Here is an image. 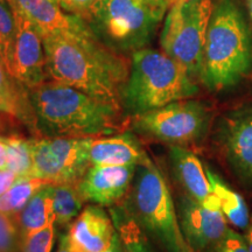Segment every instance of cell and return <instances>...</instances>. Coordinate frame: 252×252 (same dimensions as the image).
<instances>
[{
	"instance_id": "obj_10",
	"label": "cell",
	"mask_w": 252,
	"mask_h": 252,
	"mask_svg": "<svg viewBox=\"0 0 252 252\" xmlns=\"http://www.w3.org/2000/svg\"><path fill=\"white\" fill-rule=\"evenodd\" d=\"M13 8V7H12ZM17 36H15L12 77L31 90L47 80L46 53L43 40L33 23L13 8Z\"/></svg>"
},
{
	"instance_id": "obj_8",
	"label": "cell",
	"mask_w": 252,
	"mask_h": 252,
	"mask_svg": "<svg viewBox=\"0 0 252 252\" xmlns=\"http://www.w3.org/2000/svg\"><path fill=\"white\" fill-rule=\"evenodd\" d=\"M209 124L210 113L204 104L189 99L131 116V127L137 133L184 147L203 139Z\"/></svg>"
},
{
	"instance_id": "obj_26",
	"label": "cell",
	"mask_w": 252,
	"mask_h": 252,
	"mask_svg": "<svg viewBox=\"0 0 252 252\" xmlns=\"http://www.w3.org/2000/svg\"><path fill=\"white\" fill-rule=\"evenodd\" d=\"M0 252H21V234L14 216L0 213Z\"/></svg>"
},
{
	"instance_id": "obj_27",
	"label": "cell",
	"mask_w": 252,
	"mask_h": 252,
	"mask_svg": "<svg viewBox=\"0 0 252 252\" xmlns=\"http://www.w3.org/2000/svg\"><path fill=\"white\" fill-rule=\"evenodd\" d=\"M55 223L21 238V252H52L55 241Z\"/></svg>"
},
{
	"instance_id": "obj_36",
	"label": "cell",
	"mask_w": 252,
	"mask_h": 252,
	"mask_svg": "<svg viewBox=\"0 0 252 252\" xmlns=\"http://www.w3.org/2000/svg\"><path fill=\"white\" fill-rule=\"evenodd\" d=\"M245 1H247L249 14H250V18H251V21H252V0H245Z\"/></svg>"
},
{
	"instance_id": "obj_12",
	"label": "cell",
	"mask_w": 252,
	"mask_h": 252,
	"mask_svg": "<svg viewBox=\"0 0 252 252\" xmlns=\"http://www.w3.org/2000/svg\"><path fill=\"white\" fill-rule=\"evenodd\" d=\"M179 220L185 237L195 252H206L228 230V220L222 210L204 207L188 195L179 200Z\"/></svg>"
},
{
	"instance_id": "obj_4",
	"label": "cell",
	"mask_w": 252,
	"mask_h": 252,
	"mask_svg": "<svg viewBox=\"0 0 252 252\" xmlns=\"http://www.w3.org/2000/svg\"><path fill=\"white\" fill-rule=\"evenodd\" d=\"M198 91L196 81L163 52L143 48L132 53L123 105L131 116L188 99Z\"/></svg>"
},
{
	"instance_id": "obj_5",
	"label": "cell",
	"mask_w": 252,
	"mask_h": 252,
	"mask_svg": "<svg viewBox=\"0 0 252 252\" xmlns=\"http://www.w3.org/2000/svg\"><path fill=\"white\" fill-rule=\"evenodd\" d=\"M173 0H96L81 18L99 40L125 54L153 39Z\"/></svg>"
},
{
	"instance_id": "obj_9",
	"label": "cell",
	"mask_w": 252,
	"mask_h": 252,
	"mask_svg": "<svg viewBox=\"0 0 252 252\" xmlns=\"http://www.w3.org/2000/svg\"><path fill=\"white\" fill-rule=\"evenodd\" d=\"M94 138H32V176L53 185L78 184L90 168Z\"/></svg>"
},
{
	"instance_id": "obj_29",
	"label": "cell",
	"mask_w": 252,
	"mask_h": 252,
	"mask_svg": "<svg viewBox=\"0 0 252 252\" xmlns=\"http://www.w3.org/2000/svg\"><path fill=\"white\" fill-rule=\"evenodd\" d=\"M21 125H25V123L17 116L6 111H0V137H24L20 130Z\"/></svg>"
},
{
	"instance_id": "obj_1",
	"label": "cell",
	"mask_w": 252,
	"mask_h": 252,
	"mask_svg": "<svg viewBox=\"0 0 252 252\" xmlns=\"http://www.w3.org/2000/svg\"><path fill=\"white\" fill-rule=\"evenodd\" d=\"M42 40L50 80L124 110L123 96L131 70L127 56L105 45L78 15L69 30L47 34Z\"/></svg>"
},
{
	"instance_id": "obj_19",
	"label": "cell",
	"mask_w": 252,
	"mask_h": 252,
	"mask_svg": "<svg viewBox=\"0 0 252 252\" xmlns=\"http://www.w3.org/2000/svg\"><path fill=\"white\" fill-rule=\"evenodd\" d=\"M14 219L20 230L21 238L55 223L53 184L41 188Z\"/></svg>"
},
{
	"instance_id": "obj_3",
	"label": "cell",
	"mask_w": 252,
	"mask_h": 252,
	"mask_svg": "<svg viewBox=\"0 0 252 252\" xmlns=\"http://www.w3.org/2000/svg\"><path fill=\"white\" fill-rule=\"evenodd\" d=\"M252 71L250 31L236 0L214 5L204 43L201 82L212 91L236 86Z\"/></svg>"
},
{
	"instance_id": "obj_2",
	"label": "cell",
	"mask_w": 252,
	"mask_h": 252,
	"mask_svg": "<svg viewBox=\"0 0 252 252\" xmlns=\"http://www.w3.org/2000/svg\"><path fill=\"white\" fill-rule=\"evenodd\" d=\"M28 93L36 127L45 137L98 138L131 127L124 110L61 82L46 80Z\"/></svg>"
},
{
	"instance_id": "obj_15",
	"label": "cell",
	"mask_w": 252,
	"mask_h": 252,
	"mask_svg": "<svg viewBox=\"0 0 252 252\" xmlns=\"http://www.w3.org/2000/svg\"><path fill=\"white\" fill-rule=\"evenodd\" d=\"M169 157L173 171L188 196L204 207L220 209L219 198L213 193L207 171L200 159L184 146L171 145Z\"/></svg>"
},
{
	"instance_id": "obj_6",
	"label": "cell",
	"mask_w": 252,
	"mask_h": 252,
	"mask_svg": "<svg viewBox=\"0 0 252 252\" xmlns=\"http://www.w3.org/2000/svg\"><path fill=\"white\" fill-rule=\"evenodd\" d=\"M125 202L145 232L166 252H195L181 229L168 185L151 159L137 167Z\"/></svg>"
},
{
	"instance_id": "obj_21",
	"label": "cell",
	"mask_w": 252,
	"mask_h": 252,
	"mask_svg": "<svg viewBox=\"0 0 252 252\" xmlns=\"http://www.w3.org/2000/svg\"><path fill=\"white\" fill-rule=\"evenodd\" d=\"M213 193L219 198L220 207L223 215L231 225L235 228L245 230L249 226V210L244 198L234 189H231L219 175L213 173L209 168H206Z\"/></svg>"
},
{
	"instance_id": "obj_33",
	"label": "cell",
	"mask_w": 252,
	"mask_h": 252,
	"mask_svg": "<svg viewBox=\"0 0 252 252\" xmlns=\"http://www.w3.org/2000/svg\"><path fill=\"white\" fill-rule=\"evenodd\" d=\"M103 252H124V250H123L122 242H121V238H119V236H118L117 230H116V234H115V236H113L112 242H111V244H110V247Z\"/></svg>"
},
{
	"instance_id": "obj_31",
	"label": "cell",
	"mask_w": 252,
	"mask_h": 252,
	"mask_svg": "<svg viewBox=\"0 0 252 252\" xmlns=\"http://www.w3.org/2000/svg\"><path fill=\"white\" fill-rule=\"evenodd\" d=\"M18 179V175L9 169H0V196L5 194Z\"/></svg>"
},
{
	"instance_id": "obj_25",
	"label": "cell",
	"mask_w": 252,
	"mask_h": 252,
	"mask_svg": "<svg viewBox=\"0 0 252 252\" xmlns=\"http://www.w3.org/2000/svg\"><path fill=\"white\" fill-rule=\"evenodd\" d=\"M7 141V169L21 176H32L33 156H32V139L25 137H9Z\"/></svg>"
},
{
	"instance_id": "obj_22",
	"label": "cell",
	"mask_w": 252,
	"mask_h": 252,
	"mask_svg": "<svg viewBox=\"0 0 252 252\" xmlns=\"http://www.w3.org/2000/svg\"><path fill=\"white\" fill-rule=\"evenodd\" d=\"M55 225L58 228H68L83 210L86 203L78 190L77 184L53 185Z\"/></svg>"
},
{
	"instance_id": "obj_14",
	"label": "cell",
	"mask_w": 252,
	"mask_h": 252,
	"mask_svg": "<svg viewBox=\"0 0 252 252\" xmlns=\"http://www.w3.org/2000/svg\"><path fill=\"white\" fill-rule=\"evenodd\" d=\"M65 234L74 252H103L111 244L116 228L102 206H87Z\"/></svg>"
},
{
	"instance_id": "obj_24",
	"label": "cell",
	"mask_w": 252,
	"mask_h": 252,
	"mask_svg": "<svg viewBox=\"0 0 252 252\" xmlns=\"http://www.w3.org/2000/svg\"><path fill=\"white\" fill-rule=\"evenodd\" d=\"M17 23L13 8L7 0H0V61L12 76Z\"/></svg>"
},
{
	"instance_id": "obj_23",
	"label": "cell",
	"mask_w": 252,
	"mask_h": 252,
	"mask_svg": "<svg viewBox=\"0 0 252 252\" xmlns=\"http://www.w3.org/2000/svg\"><path fill=\"white\" fill-rule=\"evenodd\" d=\"M47 185H52V182L35 176L18 178L12 187L0 196V213L15 216L24 209L31 198Z\"/></svg>"
},
{
	"instance_id": "obj_32",
	"label": "cell",
	"mask_w": 252,
	"mask_h": 252,
	"mask_svg": "<svg viewBox=\"0 0 252 252\" xmlns=\"http://www.w3.org/2000/svg\"><path fill=\"white\" fill-rule=\"evenodd\" d=\"M0 169H7V141L0 137Z\"/></svg>"
},
{
	"instance_id": "obj_7",
	"label": "cell",
	"mask_w": 252,
	"mask_h": 252,
	"mask_svg": "<svg viewBox=\"0 0 252 252\" xmlns=\"http://www.w3.org/2000/svg\"><path fill=\"white\" fill-rule=\"evenodd\" d=\"M212 0H174L160 34L162 52L193 80H201L204 43L213 13Z\"/></svg>"
},
{
	"instance_id": "obj_11",
	"label": "cell",
	"mask_w": 252,
	"mask_h": 252,
	"mask_svg": "<svg viewBox=\"0 0 252 252\" xmlns=\"http://www.w3.org/2000/svg\"><path fill=\"white\" fill-rule=\"evenodd\" d=\"M135 165L91 166L77 187L86 202L115 207L124 202L133 184Z\"/></svg>"
},
{
	"instance_id": "obj_30",
	"label": "cell",
	"mask_w": 252,
	"mask_h": 252,
	"mask_svg": "<svg viewBox=\"0 0 252 252\" xmlns=\"http://www.w3.org/2000/svg\"><path fill=\"white\" fill-rule=\"evenodd\" d=\"M94 1L96 0H59V5L65 13L81 17Z\"/></svg>"
},
{
	"instance_id": "obj_13",
	"label": "cell",
	"mask_w": 252,
	"mask_h": 252,
	"mask_svg": "<svg viewBox=\"0 0 252 252\" xmlns=\"http://www.w3.org/2000/svg\"><path fill=\"white\" fill-rule=\"evenodd\" d=\"M226 161L241 181L252 185V109L232 113L220 125Z\"/></svg>"
},
{
	"instance_id": "obj_17",
	"label": "cell",
	"mask_w": 252,
	"mask_h": 252,
	"mask_svg": "<svg viewBox=\"0 0 252 252\" xmlns=\"http://www.w3.org/2000/svg\"><path fill=\"white\" fill-rule=\"evenodd\" d=\"M11 6L33 23L41 36L69 30L74 15L64 13L53 0H7Z\"/></svg>"
},
{
	"instance_id": "obj_16",
	"label": "cell",
	"mask_w": 252,
	"mask_h": 252,
	"mask_svg": "<svg viewBox=\"0 0 252 252\" xmlns=\"http://www.w3.org/2000/svg\"><path fill=\"white\" fill-rule=\"evenodd\" d=\"M150 157L145 152L138 138L130 131L94 138L90 147L93 166L135 165L146 163Z\"/></svg>"
},
{
	"instance_id": "obj_18",
	"label": "cell",
	"mask_w": 252,
	"mask_h": 252,
	"mask_svg": "<svg viewBox=\"0 0 252 252\" xmlns=\"http://www.w3.org/2000/svg\"><path fill=\"white\" fill-rule=\"evenodd\" d=\"M0 111L17 116L25 123L28 130L40 135L36 127L35 112L32 105L30 93L20 82L8 74L0 61Z\"/></svg>"
},
{
	"instance_id": "obj_37",
	"label": "cell",
	"mask_w": 252,
	"mask_h": 252,
	"mask_svg": "<svg viewBox=\"0 0 252 252\" xmlns=\"http://www.w3.org/2000/svg\"><path fill=\"white\" fill-rule=\"evenodd\" d=\"M53 1H55L56 4H59V0H53Z\"/></svg>"
},
{
	"instance_id": "obj_35",
	"label": "cell",
	"mask_w": 252,
	"mask_h": 252,
	"mask_svg": "<svg viewBox=\"0 0 252 252\" xmlns=\"http://www.w3.org/2000/svg\"><path fill=\"white\" fill-rule=\"evenodd\" d=\"M244 238H245V242H247L249 250H250V252H252V223L250 226H248V231L247 234H245Z\"/></svg>"
},
{
	"instance_id": "obj_38",
	"label": "cell",
	"mask_w": 252,
	"mask_h": 252,
	"mask_svg": "<svg viewBox=\"0 0 252 252\" xmlns=\"http://www.w3.org/2000/svg\"><path fill=\"white\" fill-rule=\"evenodd\" d=\"M173 1H174V0H173Z\"/></svg>"
},
{
	"instance_id": "obj_28",
	"label": "cell",
	"mask_w": 252,
	"mask_h": 252,
	"mask_svg": "<svg viewBox=\"0 0 252 252\" xmlns=\"http://www.w3.org/2000/svg\"><path fill=\"white\" fill-rule=\"evenodd\" d=\"M206 252H250L244 236L228 228L226 232Z\"/></svg>"
},
{
	"instance_id": "obj_34",
	"label": "cell",
	"mask_w": 252,
	"mask_h": 252,
	"mask_svg": "<svg viewBox=\"0 0 252 252\" xmlns=\"http://www.w3.org/2000/svg\"><path fill=\"white\" fill-rule=\"evenodd\" d=\"M56 252H74L72 251V249L70 248V244H69V242H68L67 234H63L60 236L59 247H58V251Z\"/></svg>"
},
{
	"instance_id": "obj_20",
	"label": "cell",
	"mask_w": 252,
	"mask_h": 252,
	"mask_svg": "<svg viewBox=\"0 0 252 252\" xmlns=\"http://www.w3.org/2000/svg\"><path fill=\"white\" fill-rule=\"evenodd\" d=\"M109 213L124 252H154L149 236L128 209L125 201L110 208Z\"/></svg>"
}]
</instances>
